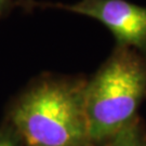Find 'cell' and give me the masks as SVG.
I'll use <instances>...</instances> for the list:
<instances>
[{
    "instance_id": "1",
    "label": "cell",
    "mask_w": 146,
    "mask_h": 146,
    "mask_svg": "<svg viewBox=\"0 0 146 146\" xmlns=\"http://www.w3.org/2000/svg\"><path fill=\"white\" fill-rule=\"evenodd\" d=\"M82 78L46 75L13 101L10 129L23 146H90Z\"/></svg>"
},
{
    "instance_id": "2",
    "label": "cell",
    "mask_w": 146,
    "mask_h": 146,
    "mask_svg": "<svg viewBox=\"0 0 146 146\" xmlns=\"http://www.w3.org/2000/svg\"><path fill=\"white\" fill-rule=\"evenodd\" d=\"M146 96V58L117 46L84 88L90 146H100L136 119Z\"/></svg>"
},
{
    "instance_id": "3",
    "label": "cell",
    "mask_w": 146,
    "mask_h": 146,
    "mask_svg": "<svg viewBox=\"0 0 146 146\" xmlns=\"http://www.w3.org/2000/svg\"><path fill=\"white\" fill-rule=\"evenodd\" d=\"M52 8L94 19L114 35L117 46L146 52V7L127 0H79L74 3L41 2Z\"/></svg>"
},
{
    "instance_id": "4",
    "label": "cell",
    "mask_w": 146,
    "mask_h": 146,
    "mask_svg": "<svg viewBox=\"0 0 146 146\" xmlns=\"http://www.w3.org/2000/svg\"><path fill=\"white\" fill-rule=\"evenodd\" d=\"M100 146H146V136L135 119Z\"/></svg>"
},
{
    "instance_id": "5",
    "label": "cell",
    "mask_w": 146,
    "mask_h": 146,
    "mask_svg": "<svg viewBox=\"0 0 146 146\" xmlns=\"http://www.w3.org/2000/svg\"><path fill=\"white\" fill-rule=\"evenodd\" d=\"M40 3L36 0H0V20L5 19L15 9L33 12L35 9H40Z\"/></svg>"
},
{
    "instance_id": "6",
    "label": "cell",
    "mask_w": 146,
    "mask_h": 146,
    "mask_svg": "<svg viewBox=\"0 0 146 146\" xmlns=\"http://www.w3.org/2000/svg\"><path fill=\"white\" fill-rule=\"evenodd\" d=\"M0 146H23L12 131L5 127L0 130Z\"/></svg>"
}]
</instances>
